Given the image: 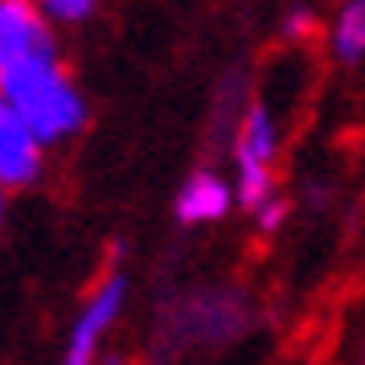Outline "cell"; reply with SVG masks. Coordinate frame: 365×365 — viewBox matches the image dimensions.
Wrapping results in <instances>:
<instances>
[{
	"instance_id": "cell-4",
	"label": "cell",
	"mask_w": 365,
	"mask_h": 365,
	"mask_svg": "<svg viewBox=\"0 0 365 365\" xmlns=\"http://www.w3.org/2000/svg\"><path fill=\"white\" fill-rule=\"evenodd\" d=\"M230 201H234V193L226 189L222 177H214V173H193V177L181 185L177 201H173V214H177L181 226H201V222L226 217Z\"/></svg>"
},
{
	"instance_id": "cell-6",
	"label": "cell",
	"mask_w": 365,
	"mask_h": 365,
	"mask_svg": "<svg viewBox=\"0 0 365 365\" xmlns=\"http://www.w3.org/2000/svg\"><path fill=\"white\" fill-rule=\"evenodd\" d=\"M332 50L341 62H357L365 53V0H353L336 13L332 25Z\"/></svg>"
},
{
	"instance_id": "cell-10",
	"label": "cell",
	"mask_w": 365,
	"mask_h": 365,
	"mask_svg": "<svg viewBox=\"0 0 365 365\" xmlns=\"http://www.w3.org/2000/svg\"><path fill=\"white\" fill-rule=\"evenodd\" d=\"M304 34H312V13L308 9H292L283 17V37H304Z\"/></svg>"
},
{
	"instance_id": "cell-2",
	"label": "cell",
	"mask_w": 365,
	"mask_h": 365,
	"mask_svg": "<svg viewBox=\"0 0 365 365\" xmlns=\"http://www.w3.org/2000/svg\"><path fill=\"white\" fill-rule=\"evenodd\" d=\"M123 296H128V279H123V275H107V283L91 296V304H86L83 312H78V320H74L70 349H66V361L62 365H91L95 361V345H99L103 329L119 316Z\"/></svg>"
},
{
	"instance_id": "cell-9",
	"label": "cell",
	"mask_w": 365,
	"mask_h": 365,
	"mask_svg": "<svg viewBox=\"0 0 365 365\" xmlns=\"http://www.w3.org/2000/svg\"><path fill=\"white\" fill-rule=\"evenodd\" d=\"M283 217H287V201H279V197H271L263 205V210H259V230H279L283 226Z\"/></svg>"
},
{
	"instance_id": "cell-7",
	"label": "cell",
	"mask_w": 365,
	"mask_h": 365,
	"mask_svg": "<svg viewBox=\"0 0 365 365\" xmlns=\"http://www.w3.org/2000/svg\"><path fill=\"white\" fill-rule=\"evenodd\" d=\"M238 201L242 210H263L271 201V165L238 160Z\"/></svg>"
},
{
	"instance_id": "cell-11",
	"label": "cell",
	"mask_w": 365,
	"mask_h": 365,
	"mask_svg": "<svg viewBox=\"0 0 365 365\" xmlns=\"http://www.w3.org/2000/svg\"><path fill=\"white\" fill-rule=\"evenodd\" d=\"M107 365H123V361H119V357H107Z\"/></svg>"
},
{
	"instance_id": "cell-1",
	"label": "cell",
	"mask_w": 365,
	"mask_h": 365,
	"mask_svg": "<svg viewBox=\"0 0 365 365\" xmlns=\"http://www.w3.org/2000/svg\"><path fill=\"white\" fill-rule=\"evenodd\" d=\"M0 91L4 103L29 123L37 144H53L78 132L86 119L78 91L66 83L53 58L46 21L25 0L0 4Z\"/></svg>"
},
{
	"instance_id": "cell-8",
	"label": "cell",
	"mask_w": 365,
	"mask_h": 365,
	"mask_svg": "<svg viewBox=\"0 0 365 365\" xmlns=\"http://www.w3.org/2000/svg\"><path fill=\"white\" fill-rule=\"evenodd\" d=\"M95 13L91 0H50L46 4V17H58V21H86Z\"/></svg>"
},
{
	"instance_id": "cell-5",
	"label": "cell",
	"mask_w": 365,
	"mask_h": 365,
	"mask_svg": "<svg viewBox=\"0 0 365 365\" xmlns=\"http://www.w3.org/2000/svg\"><path fill=\"white\" fill-rule=\"evenodd\" d=\"M275 156V123H271V111L263 103H255L242 119V132H238V152L234 160H259V165H271Z\"/></svg>"
},
{
	"instance_id": "cell-3",
	"label": "cell",
	"mask_w": 365,
	"mask_h": 365,
	"mask_svg": "<svg viewBox=\"0 0 365 365\" xmlns=\"http://www.w3.org/2000/svg\"><path fill=\"white\" fill-rule=\"evenodd\" d=\"M41 168V144L29 132V123L4 103L0 107V181L9 185H29Z\"/></svg>"
}]
</instances>
